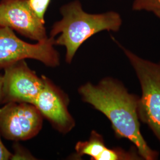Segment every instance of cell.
<instances>
[{"label":"cell","instance_id":"obj_13","mask_svg":"<svg viewBox=\"0 0 160 160\" xmlns=\"http://www.w3.org/2000/svg\"><path fill=\"white\" fill-rule=\"evenodd\" d=\"M3 76L0 75V104L3 103Z\"/></svg>","mask_w":160,"mask_h":160},{"label":"cell","instance_id":"obj_5","mask_svg":"<svg viewBox=\"0 0 160 160\" xmlns=\"http://www.w3.org/2000/svg\"><path fill=\"white\" fill-rule=\"evenodd\" d=\"M43 117L34 104L8 102L0 108V133L6 139L26 141L41 131Z\"/></svg>","mask_w":160,"mask_h":160},{"label":"cell","instance_id":"obj_12","mask_svg":"<svg viewBox=\"0 0 160 160\" xmlns=\"http://www.w3.org/2000/svg\"><path fill=\"white\" fill-rule=\"evenodd\" d=\"M0 133V160H8L11 159L12 154L7 148L1 140Z\"/></svg>","mask_w":160,"mask_h":160},{"label":"cell","instance_id":"obj_9","mask_svg":"<svg viewBox=\"0 0 160 160\" xmlns=\"http://www.w3.org/2000/svg\"><path fill=\"white\" fill-rule=\"evenodd\" d=\"M103 136L96 131H92L89 139L86 141H80L75 145L77 157L88 155L90 160H97L100 155L106 148Z\"/></svg>","mask_w":160,"mask_h":160},{"label":"cell","instance_id":"obj_4","mask_svg":"<svg viewBox=\"0 0 160 160\" xmlns=\"http://www.w3.org/2000/svg\"><path fill=\"white\" fill-rule=\"evenodd\" d=\"M54 45L55 38L51 37L31 44L18 38L11 28L0 27V69L26 59L38 60L49 67H57L60 64V58Z\"/></svg>","mask_w":160,"mask_h":160},{"label":"cell","instance_id":"obj_2","mask_svg":"<svg viewBox=\"0 0 160 160\" xmlns=\"http://www.w3.org/2000/svg\"><path fill=\"white\" fill-rule=\"evenodd\" d=\"M60 12L62 18L54 23L50 37L55 38V45L66 48V62L70 63L81 45L94 34L103 30L118 32L122 24L119 14L109 12L89 14L84 12L78 0L62 6Z\"/></svg>","mask_w":160,"mask_h":160},{"label":"cell","instance_id":"obj_8","mask_svg":"<svg viewBox=\"0 0 160 160\" xmlns=\"http://www.w3.org/2000/svg\"><path fill=\"white\" fill-rule=\"evenodd\" d=\"M43 78V85L33 104L56 130L66 134L75 125L68 109V97L48 78Z\"/></svg>","mask_w":160,"mask_h":160},{"label":"cell","instance_id":"obj_1","mask_svg":"<svg viewBox=\"0 0 160 160\" xmlns=\"http://www.w3.org/2000/svg\"><path fill=\"white\" fill-rule=\"evenodd\" d=\"M83 102L102 113L110 120L118 139H126L135 147L143 160H157L141 132L138 115L139 96L130 93L122 82L107 77L97 84L87 82L78 88Z\"/></svg>","mask_w":160,"mask_h":160},{"label":"cell","instance_id":"obj_3","mask_svg":"<svg viewBox=\"0 0 160 160\" xmlns=\"http://www.w3.org/2000/svg\"><path fill=\"white\" fill-rule=\"evenodd\" d=\"M134 69L142 91L138 104L139 120L152 131L160 143V62L145 59L122 46Z\"/></svg>","mask_w":160,"mask_h":160},{"label":"cell","instance_id":"obj_10","mask_svg":"<svg viewBox=\"0 0 160 160\" xmlns=\"http://www.w3.org/2000/svg\"><path fill=\"white\" fill-rule=\"evenodd\" d=\"M132 9L152 12L160 18V0H135Z\"/></svg>","mask_w":160,"mask_h":160},{"label":"cell","instance_id":"obj_11","mask_svg":"<svg viewBox=\"0 0 160 160\" xmlns=\"http://www.w3.org/2000/svg\"><path fill=\"white\" fill-rule=\"evenodd\" d=\"M30 4L32 6L36 14L40 19L45 22V14L47 8L49 6L51 0H29Z\"/></svg>","mask_w":160,"mask_h":160},{"label":"cell","instance_id":"obj_7","mask_svg":"<svg viewBox=\"0 0 160 160\" xmlns=\"http://www.w3.org/2000/svg\"><path fill=\"white\" fill-rule=\"evenodd\" d=\"M3 103L24 102L33 104L43 85L39 77L30 68L25 60L4 69Z\"/></svg>","mask_w":160,"mask_h":160},{"label":"cell","instance_id":"obj_6","mask_svg":"<svg viewBox=\"0 0 160 160\" xmlns=\"http://www.w3.org/2000/svg\"><path fill=\"white\" fill-rule=\"evenodd\" d=\"M45 24L29 0H1L0 27H8L24 37L40 42L48 38Z\"/></svg>","mask_w":160,"mask_h":160}]
</instances>
